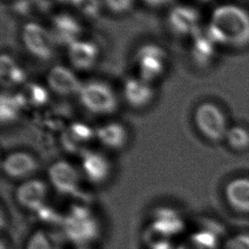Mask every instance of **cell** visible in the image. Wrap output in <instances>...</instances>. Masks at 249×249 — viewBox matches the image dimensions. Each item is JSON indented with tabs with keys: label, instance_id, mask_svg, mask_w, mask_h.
Masks as SVG:
<instances>
[{
	"label": "cell",
	"instance_id": "1",
	"mask_svg": "<svg viewBox=\"0 0 249 249\" xmlns=\"http://www.w3.org/2000/svg\"><path fill=\"white\" fill-rule=\"evenodd\" d=\"M206 34L215 44L242 48L249 44V13L236 5H221L213 11Z\"/></svg>",
	"mask_w": 249,
	"mask_h": 249
},
{
	"label": "cell",
	"instance_id": "2",
	"mask_svg": "<svg viewBox=\"0 0 249 249\" xmlns=\"http://www.w3.org/2000/svg\"><path fill=\"white\" fill-rule=\"evenodd\" d=\"M66 238L77 247L87 246L99 234V225L93 213L82 205H73L62 218Z\"/></svg>",
	"mask_w": 249,
	"mask_h": 249
},
{
	"label": "cell",
	"instance_id": "3",
	"mask_svg": "<svg viewBox=\"0 0 249 249\" xmlns=\"http://www.w3.org/2000/svg\"><path fill=\"white\" fill-rule=\"evenodd\" d=\"M78 94L82 105L94 114H111L118 105L114 90L110 86L100 81L83 84Z\"/></svg>",
	"mask_w": 249,
	"mask_h": 249
},
{
	"label": "cell",
	"instance_id": "4",
	"mask_svg": "<svg viewBox=\"0 0 249 249\" xmlns=\"http://www.w3.org/2000/svg\"><path fill=\"white\" fill-rule=\"evenodd\" d=\"M195 123L199 132L213 142L224 139L229 130L223 111L211 102H203L196 107Z\"/></svg>",
	"mask_w": 249,
	"mask_h": 249
},
{
	"label": "cell",
	"instance_id": "5",
	"mask_svg": "<svg viewBox=\"0 0 249 249\" xmlns=\"http://www.w3.org/2000/svg\"><path fill=\"white\" fill-rule=\"evenodd\" d=\"M140 79L149 83L158 79L164 71L167 53L163 48L156 44L141 46L135 53Z\"/></svg>",
	"mask_w": 249,
	"mask_h": 249
},
{
	"label": "cell",
	"instance_id": "6",
	"mask_svg": "<svg viewBox=\"0 0 249 249\" xmlns=\"http://www.w3.org/2000/svg\"><path fill=\"white\" fill-rule=\"evenodd\" d=\"M21 37L26 50L35 57L46 60L53 56V38L51 31L42 25L35 22L26 23L22 28Z\"/></svg>",
	"mask_w": 249,
	"mask_h": 249
},
{
	"label": "cell",
	"instance_id": "7",
	"mask_svg": "<svg viewBox=\"0 0 249 249\" xmlns=\"http://www.w3.org/2000/svg\"><path fill=\"white\" fill-rule=\"evenodd\" d=\"M53 187L62 195H73L78 191L80 175L76 167L66 160L53 162L48 171Z\"/></svg>",
	"mask_w": 249,
	"mask_h": 249
},
{
	"label": "cell",
	"instance_id": "8",
	"mask_svg": "<svg viewBox=\"0 0 249 249\" xmlns=\"http://www.w3.org/2000/svg\"><path fill=\"white\" fill-rule=\"evenodd\" d=\"M48 196V187L40 179L22 182L16 191V199L23 208L30 211H41Z\"/></svg>",
	"mask_w": 249,
	"mask_h": 249
},
{
	"label": "cell",
	"instance_id": "9",
	"mask_svg": "<svg viewBox=\"0 0 249 249\" xmlns=\"http://www.w3.org/2000/svg\"><path fill=\"white\" fill-rule=\"evenodd\" d=\"M199 15L196 9L187 5L174 7L168 14L167 21L170 29L178 35H194L197 32Z\"/></svg>",
	"mask_w": 249,
	"mask_h": 249
},
{
	"label": "cell",
	"instance_id": "10",
	"mask_svg": "<svg viewBox=\"0 0 249 249\" xmlns=\"http://www.w3.org/2000/svg\"><path fill=\"white\" fill-rule=\"evenodd\" d=\"M47 81L49 88L60 95L79 93L83 85L71 69L62 65L53 66L48 73Z\"/></svg>",
	"mask_w": 249,
	"mask_h": 249
},
{
	"label": "cell",
	"instance_id": "11",
	"mask_svg": "<svg viewBox=\"0 0 249 249\" xmlns=\"http://www.w3.org/2000/svg\"><path fill=\"white\" fill-rule=\"evenodd\" d=\"M38 167L36 159L26 152H14L5 157L2 170L13 179H22L33 174Z\"/></svg>",
	"mask_w": 249,
	"mask_h": 249
},
{
	"label": "cell",
	"instance_id": "12",
	"mask_svg": "<svg viewBox=\"0 0 249 249\" xmlns=\"http://www.w3.org/2000/svg\"><path fill=\"white\" fill-rule=\"evenodd\" d=\"M81 33V24L71 15L59 14L53 18L51 34L54 43L68 47L73 42L79 40L78 38Z\"/></svg>",
	"mask_w": 249,
	"mask_h": 249
},
{
	"label": "cell",
	"instance_id": "13",
	"mask_svg": "<svg viewBox=\"0 0 249 249\" xmlns=\"http://www.w3.org/2000/svg\"><path fill=\"white\" fill-rule=\"evenodd\" d=\"M67 53L69 61L79 70H88L91 68L99 55L97 46L94 43L86 40H77L70 44Z\"/></svg>",
	"mask_w": 249,
	"mask_h": 249
},
{
	"label": "cell",
	"instance_id": "14",
	"mask_svg": "<svg viewBox=\"0 0 249 249\" xmlns=\"http://www.w3.org/2000/svg\"><path fill=\"white\" fill-rule=\"evenodd\" d=\"M82 168L87 178L94 184H101L106 181L111 171V165L107 158L91 151L83 153Z\"/></svg>",
	"mask_w": 249,
	"mask_h": 249
},
{
	"label": "cell",
	"instance_id": "15",
	"mask_svg": "<svg viewBox=\"0 0 249 249\" xmlns=\"http://www.w3.org/2000/svg\"><path fill=\"white\" fill-rule=\"evenodd\" d=\"M124 96L131 107L142 108L151 102L154 90L149 83L140 78H127L124 84Z\"/></svg>",
	"mask_w": 249,
	"mask_h": 249
},
{
	"label": "cell",
	"instance_id": "16",
	"mask_svg": "<svg viewBox=\"0 0 249 249\" xmlns=\"http://www.w3.org/2000/svg\"><path fill=\"white\" fill-rule=\"evenodd\" d=\"M229 205L240 213H249V178H235L225 189Z\"/></svg>",
	"mask_w": 249,
	"mask_h": 249
},
{
	"label": "cell",
	"instance_id": "17",
	"mask_svg": "<svg viewBox=\"0 0 249 249\" xmlns=\"http://www.w3.org/2000/svg\"><path fill=\"white\" fill-rule=\"evenodd\" d=\"M95 135V131L84 123L71 124L62 135V143L69 152H78L82 145L89 142Z\"/></svg>",
	"mask_w": 249,
	"mask_h": 249
},
{
	"label": "cell",
	"instance_id": "18",
	"mask_svg": "<svg viewBox=\"0 0 249 249\" xmlns=\"http://www.w3.org/2000/svg\"><path fill=\"white\" fill-rule=\"evenodd\" d=\"M95 136L106 147L120 149L126 143L127 131L120 123H108L96 128Z\"/></svg>",
	"mask_w": 249,
	"mask_h": 249
},
{
	"label": "cell",
	"instance_id": "19",
	"mask_svg": "<svg viewBox=\"0 0 249 249\" xmlns=\"http://www.w3.org/2000/svg\"><path fill=\"white\" fill-rule=\"evenodd\" d=\"M26 105V100L21 92L15 94L3 92L0 97L1 122L4 124L15 121L18 118L19 111Z\"/></svg>",
	"mask_w": 249,
	"mask_h": 249
},
{
	"label": "cell",
	"instance_id": "20",
	"mask_svg": "<svg viewBox=\"0 0 249 249\" xmlns=\"http://www.w3.org/2000/svg\"><path fill=\"white\" fill-rule=\"evenodd\" d=\"M195 39L191 49L192 57L200 66L208 64L214 55V42L207 34H200L198 31L194 34Z\"/></svg>",
	"mask_w": 249,
	"mask_h": 249
},
{
	"label": "cell",
	"instance_id": "21",
	"mask_svg": "<svg viewBox=\"0 0 249 249\" xmlns=\"http://www.w3.org/2000/svg\"><path fill=\"white\" fill-rule=\"evenodd\" d=\"M0 78L3 85L11 87L22 84L26 75L10 55L4 53L0 59Z\"/></svg>",
	"mask_w": 249,
	"mask_h": 249
},
{
	"label": "cell",
	"instance_id": "22",
	"mask_svg": "<svg viewBox=\"0 0 249 249\" xmlns=\"http://www.w3.org/2000/svg\"><path fill=\"white\" fill-rule=\"evenodd\" d=\"M153 225L168 236L178 233L184 227L183 222L178 215L173 210L167 208H161L157 211Z\"/></svg>",
	"mask_w": 249,
	"mask_h": 249
},
{
	"label": "cell",
	"instance_id": "23",
	"mask_svg": "<svg viewBox=\"0 0 249 249\" xmlns=\"http://www.w3.org/2000/svg\"><path fill=\"white\" fill-rule=\"evenodd\" d=\"M225 139L234 151L242 152L249 149V130L242 125H234L229 128Z\"/></svg>",
	"mask_w": 249,
	"mask_h": 249
},
{
	"label": "cell",
	"instance_id": "24",
	"mask_svg": "<svg viewBox=\"0 0 249 249\" xmlns=\"http://www.w3.org/2000/svg\"><path fill=\"white\" fill-rule=\"evenodd\" d=\"M26 100L27 105L32 106H42L46 104L49 100V93L46 88L39 84H29L25 87L24 90L21 92Z\"/></svg>",
	"mask_w": 249,
	"mask_h": 249
},
{
	"label": "cell",
	"instance_id": "25",
	"mask_svg": "<svg viewBox=\"0 0 249 249\" xmlns=\"http://www.w3.org/2000/svg\"><path fill=\"white\" fill-rule=\"evenodd\" d=\"M216 236L210 231H200L194 234L182 249H216Z\"/></svg>",
	"mask_w": 249,
	"mask_h": 249
},
{
	"label": "cell",
	"instance_id": "26",
	"mask_svg": "<svg viewBox=\"0 0 249 249\" xmlns=\"http://www.w3.org/2000/svg\"><path fill=\"white\" fill-rule=\"evenodd\" d=\"M25 249H59V246L49 233L44 231H36L29 236Z\"/></svg>",
	"mask_w": 249,
	"mask_h": 249
},
{
	"label": "cell",
	"instance_id": "27",
	"mask_svg": "<svg viewBox=\"0 0 249 249\" xmlns=\"http://www.w3.org/2000/svg\"><path fill=\"white\" fill-rule=\"evenodd\" d=\"M73 5L85 17L95 18L100 12L99 0H75Z\"/></svg>",
	"mask_w": 249,
	"mask_h": 249
},
{
	"label": "cell",
	"instance_id": "28",
	"mask_svg": "<svg viewBox=\"0 0 249 249\" xmlns=\"http://www.w3.org/2000/svg\"><path fill=\"white\" fill-rule=\"evenodd\" d=\"M224 249H249V233H238L230 237Z\"/></svg>",
	"mask_w": 249,
	"mask_h": 249
},
{
	"label": "cell",
	"instance_id": "29",
	"mask_svg": "<svg viewBox=\"0 0 249 249\" xmlns=\"http://www.w3.org/2000/svg\"><path fill=\"white\" fill-rule=\"evenodd\" d=\"M104 3L112 13L123 14L132 7L134 0H104Z\"/></svg>",
	"mask_w": 249,
	"mask_h": 249
},
{
	"label": "cell",
	"instance_id": "30",
	"mask_svg": "<svg viewBox=\"0 0 249 249\" xmlns=\"http://www.w3.org/2000/svg\"><path fill=\"white\" fill-rule=\"evenodd\" d=\"M30 7H31V2L29 0H19L15 5L16 10L23 15L27 14L30 11Z\"/></svg>",
	"mask_w": 249,
	"mask_h": 249
},
{
	"label": "cell",
	"instance_id": "31",
	"mask_svg": "<svg viewBox=\"0 0 249 249\" xmlns=\"http://www.w3.org/2000/svg\"><path fill=\"white\" fill-rule=\"evenodd\" d=\"M146 4H148L149 6L152 7H160L162 6L168 2H170L171 0H143Z\"/></svg>",
	"mask_w": 249,
	"mask_h": 249
},
{
	"label": "cell",
	"instance_id": "32",
	"mask_svg": "<svg viewBox=\"0 0 249 249\" xmlns=\"http://www.w3.org/2000/svg\"><path fill=\"white\" fill-rule=\"evenodd\" d=\"M55 1H58V2H62V3H71V4H73L75 0H55Z\"/></svg>",
	"mask_w": 249,
	"mask_h": 249
},
{
	"label": "cell",
	"instance_id": "33",
	"mask_svg": "<svg viewBox=\"0 0 249 249\" xmlns=\"http://www.w3.org/2000/svg\"><path fill=\"white\" fill-rule=\"evenodd\" d=\"M76 249H89V248L87 246H81V247H77Z\"/></svg>",
	"mask_w": 249,
	"mask_h": 249
},
{
	"label": "cell",
	"instance_id": "34",
	"mask_svg": "<svg viewBox=\"0 0 249 249\" xmlns=\"http://www.w3.org/2000/svg\"><path fill=\"white\" fill-rule=\"evenodd\" d=\"M200 1H210V0H200Z\"/></svg>",
	"mask_w": 249,
	"mask_h": 249
}]
</instances>
